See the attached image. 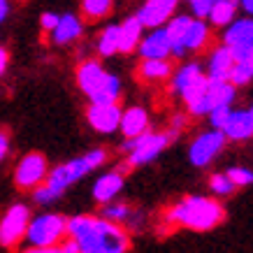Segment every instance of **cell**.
Wrapping results in <instances>:
<instances>
[{
  "label": "cell",
  "mask_w": 253,
  "mask_h": 253,
  "mask_svg": "<svg viewBox=\"0 0 253 253\" xmlns=\"http://www.w3.org/2000/svg\"><path fill=\"white\" fill-rule=\"evenodd\" d=\"M46 172H49V165H46L44 156L42 154H28L16 163L14 184L19 186L21 191H33L35 186H40L42 181H44Z\"/></svg>",
  "instance_id": "9"
},
{
  "label": "cell",
  "mask_w": 253,
  "mask_h": 253,
  "mask_svg": "<svg viewBox=\"0 0 253 253\" xmlns=\"http://www.w3.org/2000/svg\"><path fill=\"white\" fill-rule=\"evenodd\" d=\"M7 154H9V132L0 130V163L7 158Z\"/></svg>",
  "instance_id": "34"
},
{
  "label": "cell",
  "mask_w": 253,
  "mask_h": 253,
  "mask_svg": "<svg viewBox=\"0 0 253 253\" xmlns=\"http://www.w3.org/2000/svg\"><path fill=\"white\" fill-rule=\"evenodd\" d=\"M102 72H105V68H102L100 61H95V58H86L84 63H79L77 72H75V79H77L79 91L82 93L88 91V88H91V86L102 77Z\"/></svg>",
  "instance_id": "25"
},
{
  "label": "cell",
  "mask_w": 253,
  "mask_h": 253,
  "mask_svg": "<svg viewBox=\"0 0 253 253\" xmlns=\"http://www.w3.org/2000/svg\"><path fill=\"white\" fill-rule=\"evenodd\" d=\"M114 0H82V14L88 21H100L112 12Z\"/></svg>",
  "instance_id": "27"
},
{
  "label": "cell",
  "mask_w": 253,
  "mask_h": 253,
  "mask_svg": "<svg viewBox=\"0 0 253 253\" xmlns=\"http://www.w3.org/2000/svg\"><path fill=\"white\" fill-rule=\"evenodd\" d=\"M7 68H9V51L5 46H0V77L7 72Z\"/></svg>",
  "instance_id": "35"
},
{
  "label": "cell",
  "mask_w": 253,
  "mask_h": 253,
  "mask_svg": "<svg viewBox=\"0 0 253 253\" xmlns=\"http://www.w3.org/2000/svg\"><path fill=\"white\" fill-rule=\"evenodd\" d=\"M253 79V61H235L232 63V70H230V77L228 82L235 84L237 88L242 86H249Z\"/></svg>",
  "instance_id": "28"
},
{
  "label": "cell",
  "mask_w": 253,
  "mask_h": 253,
  "mask_svg": "<svg viewBox=\"0 0 253 253\" xmlns=\"http://www.w3.org/2000/svg\"><path fill=\"white\" fill-rule=\"evenodd\" d=\"M9 12H12V2L9 0H0V23L7 21Z\"/></svg>",
  "instance_id": "36"
},
{
  "label": "cell",
  "mask_w": 253,
  "mask_h": 253,
  "mask_svg": "<svg viewBox=\"0 0 253 253\" xmlns=\"http://www.w3.org/2000/svg\"><path fill=\"white\" fill-rule=\"evenodd\" d=\"M151 128V116L144 107H128L121 109V119H119V130L126 139L128 137H137L144 130Z\"/></svg>",
  "instance_id": "16"
},
{
  "label": "cell",
  "mask_w": 253,
  "mask_h": 253,
  "mask_svg": "<svg viewBox=\"0 0 253 253\" xmlns=\"http://www.w3.org/2000/svg\"><path fill=\"white\" fill-rule=\"evenodd\" d=\"M144 35V26L137 19V14L128 16L126 21L119 26V54H132L137 51L139 40Z\"/></svg>",
  "instance_id": "20"
},
{
  "label": "cell",
  "mask_w": 253,
  "mask_h": 253,
  "mask_svg": "<svg viewBox=\"0 0 253 253\" xmlns=\"http://www.w3.org/2000/svg\"><path fill=\"white\" fill-rule=\"evenodd\" d=\"M105 163H107V149H91L88 154L79 156V158L56 165L54 169L46 172L44 181L33 188V200L38 205H51L58 198H63V193L70 186H75L79 179H84L86 174H91L93 169H98Z\"/></svg>",
  "instance_id": "2"
},
{
  "label": "cell",
  "mask_w": 253,
  "mask_h": 253,
  "mask_svg": "<svg viewBox=\"0 0 253 253\" xmlns=\"http://www.w3.org/2000/svg\"><path fill=\"white\" fill-rule=\"evenodd\" d=\"M176 7H179V0H144L142 7L137 9V19L144 28H158V26H165V21L174 14Z\"/></svg>",
  "instance_id": "11"
},
{
  "label": "cell",
  "mask_w": 253,
  "mask_h": 253,
  "mask_svg": "<svg viewBox=\"0 0 253 253\" xmlns=\"http://www.w3.org/2000/svg\"><path fill=\"white\" fill-rule=\"evenodd\" d=\"M95 51H98L100 56H105V58L119 54V26H116V23L102 28V33H100L98 40H95Z\"/></svg>",
  "instance_id": "26"
},
{
  "label": "cell",
  "mask_w": 253,
  "mask_h": 253,
  "mask_svg": "<svg viewBox=\"0 0 253 253\" xmlns=\"http://www.w3.org/2000/svg\"><path fill=\"white\" fill-rule=\"evenodd\" d=\"M209 38H211V28L205 19H191L188 23V31H186V40H184V46H186V54L188 51H202L205 46L209 44Z\"/></svg>",
  "instance_id": "21"
},
{
  "label": "cell",
  "mask_w": 253,
  "mask_h": 253,
  "mask_svg": "<svg viewBox=\"0 0 253 253\" xmlns=\"http://www.w3.org/2000/svg\"><path fill=\"white\" fill-rule=\"evenodd\" d=\"M58 16L61 14H56V12H44V14L40 16V26H42V31L44 33L54 31V26L58 23Z\"/></svg>",
  "instance_id": "33"
},
{
  "label": "cell",
  "mask_w": 253,
  "mask_h": 253,
  "mask_svg": "<svg viewBox=\"0 0 253 253\" xmlns=\"http://www.w3.org/2000/svg\"><path fill=\"white\" fill-rule=\"evenodd\" d=\"M123 188V172L121 169H112V172H105L102 176L95 179L93 184V200L105 205L109 200H116V195L121 193Z\"/></svg>",
  "instance_id": "18"
},
{
  "label": "cell",
  "mask_w": 253,
  "mask_h": 253,
  "mask_svg": "<svg viewBox=\"0 0 253 253\" xmlns=\"http://www.w3.org/2000/svg\"><path fill=\"white\" fill-rule=\"evenodd\" d=\"M223 135L230 142H246L253 135V109H230V114L223 123Z\"/></svg>",
  "instance_id": "12"
},
{
  "label": "cell",
  "mask_w": 253,
  "mask_h": 253,
  "mask_svg": "<svg viewBox=\"0 0 253 253\" xmlns=\"http://www.w3.org/2000/svg\"><path fill=\"white\" fill-rule=\"evenodd\" d=\"M65 216L61 214H40L28 221V228H26V235L23 239L28 242V246H33L31 251H44L58 253V244L61 239L65 237Z\"/></svg>",
  "instance_id": "4"
},
{
  "label": "cell",
  "mask_w": 253,
  "mask_h": 253,
  "mask_svg": "<svg viewBox=\"0 0 253 253\" xmlns=\"http://www.w3.org/2000/svg\"><path fill=\"white\" fill-rule=\"evenodd\" d=\"M172 75V65L168 58H142L139 63V77L144 82L158 84V82H168Z\"/></svg>",
  "instance_id": "23"
},
{
  "label": "cell",
  "mask_w": 253,
  "mask_h": 253,
  "mask_svg": "<svg viewBox=\"0 0 253 253\" xmlns=\"http://www.w3.org/2000/svg\"><path fill=\"white\" fill-rule=\"evenodd\" d=\"M232 105H216V107H211L207 112L209 116V123H211V128H218L221 130L223 123H225V119H228V114H230Z\"/></svg>",
  "instance_id": "31"
},
{
  "label": "cell",
  "mask_w": 253,
  "mask_h": 253,
  "mask_svg": "<svg viewBox=\"0 0 253 253\" xmlns=\"http://www.w3.org/2000/svg\"><path fill=\"white\" fill-rule=\"evenodd\" d=\"M169 139L172 135L169 132H158V130H144L137 137H128L123 139V154H126V163L128 168H142V165H149L154 163L158 156L169 146Z\"/></svg>",
  "instance_id": "5"
},
{
  "label": "cell",
  "mask_w": 253,
  "mask_h": 253,
  "mask_svg": "<svg viewBox=\"0 0 253 253\" xmlns=\"http://www.w3.org/2000/svg\"><path fill=\"white\" fill-rule=\"evenodd\" d=\"M65 235L79 244V253H126L130 249L123 225L102 216H72L65 221Z\"/></svg>",
  "instance_id": "1"
},
{
  "label": "cell",
  "mask_w": 253,
  "mask_h": 253,
  "mask_svg": "<svg viewBox=\"0 0 253 253\" xmlns=\"http://www.w3.org/2000/svg\"><path fill=\"white\" fill-rule=\"evenodd\" d=\"M28 221H31V209L26 205H12L0 218V246L16 249L23 242Z\"/></svg>",
  "instance_id": "7"
},
{
  "label": "cell",
  "mask_w": 253,
  "mask_h": 253,
  "mask_svg": "<svg viewBox=\"0 0 253 253\" xmlns=\"http://www.w3.org/2000/svg\"><path fill=\"white\" fill-rule=\"evenodd\" d=\"M232 63H235V58H232L230 49H228L225 44L216 46V49H211V54L207 56L205 75H207L209 79H228L230 77Z\"/></svg>",
  "instance_id": "19"
},
{
  "label": "cell",
  "mask_w": 253,
  "mask_h": 253,
  "mask_svg": "<svg viewBox=\"0 0 253 253\" xmlns=\"http://www.w3.org/2000/svg\"><path fill=\"white\" fill-rule=\"evenodd\" d=\"M225 218V207L216 198L186 195L165 211V221L174 228H186L195 232L214 230Z\"/></svg>",
  "instance_id": "3"
},
{
  "label": "cell",
  "mask_w": 253,
  "mask_h": 253,
  "mask_svg": "<svg viewBox=\"0 0 253 253\" xmlns=\"http://www.w3.org/2000/svg\"><path fill=\"white\" fill-rule=\"evenodd\" d=\"M193 16L188 14H172L165 21V33H168V40H169V51L176 56V58H181L186 56V46H184V40H186V31H188V23H191Z\"/></svg>",
  "instance_id": "17"
},
{
  "label": "cell",
  "mask_w": 253,
  "mask_h": 253,
  "mask_svg": "<svg viewBox=\"0 0 253 253\" xmlns=\"http://www.w3.org/2000/svg\"><path fill=\"white\" fill-rule=\"evenodd\" d=\"M225 144H228V139H225L223 130L211 128V130L202 132V135H198L193 139L191 149H188V161H191L193 168H207V165H211V161L216 156L225 149Z\"/></svg>",
  "instance_id": "8"
},
{
  "label": "cell",
  "mask_w": 253,
  "mask_h": 253,
  "mask_svg": "<svg viewBox=\"0 0 253 253\" xmlns=\"http://www.w3.org/2000/svg\"><path fill=\"white\" fill-rule=\"evenodd\" d=\"M121 119V105L119 102H91L86 109V121L95 132L112 135L119 130Z\"/></svg>",
  "instance_id": "10"
},
{
  "label": "cell",
  "mask_w": 253,
  "mask_h": 253,
  "mask_svg": "<svg viewBox=\"0 0 253 253\" xmlns=\"http://www.w3.org/2000/svg\"><path fill=\"white\" fill-rule=\"evenodd\" d=\"M228 179H230L232 184H235V188H246V186H251V181H253V172L249 168H230L228 172Z\"/></svg>",
  "instance_id": "30"
},
{
  "label": "cell",
  "mask_w": 253,
  "mask_h": 253,
  "mask_svg": "<svg viewBox=\"0 0 253 253\" xmlns=\"http://www.w3.org/2000/svg\"><path fill=\"white\" fill-rule=\"evenodd\" d=\"M223 44L230 49L235 61H253V21L251 16L232 19L228 26H223Z\"/></svg>",
  "instance_id": "6"
},
{
  "label": "cell",
  "mask_w": 253,
  "mask_h": 253,
  "mask_svg": "<svg viewBox=\"0 0 253 253\" xmlns=\"http://www.w3.org/2000/svg\"><path fill=\"white\" fill-rule=\"evenodd\" d=\"M209 191L214 193V195H218V198H228V195H232L237 188H235V184L228 179V174L223 172V174H214L209 179Z\"/></svg>",
  "instance_id": "29"
},
{
  "label": "cell",
  "mask_w": 253,
  "mask_h": 253,
  "mask_svg": "<svg viewBox=\"0 0 253 253\" xmlns=\"http://www.w3.org/2000/svg\"><path fill=\"white\" fill-rule=\"evenodd\" d=\"M91 102H119L121 98V79L114 72H102V77L84 93Z\"/></svg>",
  "instance_id": "15"
},
{
  "label": "cell",
  "mask_w": 253,
  "mask_h": 253,
  "mask_svg": "<svg viewBox=\"0 0 253 253\" xmlns=\"http://www.w3.org/2000/svg\"><path fill=\"white\" fill-rule=\"evenodd\" d=\"M100 216L102 218H107L112 223H119V225H137V211L130 207V205H126V202H114V200H109L102 205L100 209Z\"/></svg>",
  "instance_id": "22"
},
{
  "label": "cell",
  "mask_w": 253,
  "mask_h": 253,
  "mask_svg": "<svg viewBox=\"0 0 253 253\" xmlns=\"http://www.w3.org/2000/svg\"><path fill=\"white\" fill-rule=\"evenodd\" d=\"M49 35H51V44L54 46H68L72 42L82 40L84 23H82V19L77 14H63L58 16V23L54 26V31Z\"/></svg>",
  "instance_id": "13"
},
{
  "label": "cell",
  "mask_w": 253,
  "mask_h": 253,
  "mask_svg": "<svg viewBox=\"0 0 253 253\" xmlns=\"http://www.w3.org/2000/svg\"><path fill=\"white\" fill-rule=\"evenodd\" d=\"M237 9H239V0H214L207 19L211 26L223 28V26H228L237 16Z\"/></svg>",
  "instance_id": "24"
},
{
  "label": "cell",
  "mask_w": 253,
  "mask_h": 253,
  "mask_svg": "<svg viewBox=\"0 0 253 253\" xmlns=\"http://www.w3.org/2000/svg\"><path fill=\"white\" fill-rule=\"evenodd\" d=\"M211 5H214V0H191L193 16H198V19H207Z\"/></svg>",
  "instance_id": "32"
},
{
  "label": "cell",
  "mask_w": 253,
  "mask_h": 253,
  "mask_svg": "<svg viewBox=\"0 0 253 253\" xmlns=\"http://www.w3.org/2000/svg\"><path fill=\"white\" fill-rule=\"evenodd\" d=\"M239 9H244L246 14L253 12V0H239Z\"/></svg>",
  "instance_id": "37"
},
{
  "label": "cell",
  "mask_w": 253,
  "mask_h": 253,
  "mask_svg": "<svg viewBox=\"0 0 253 253\" xmlns=\"http://www.w3.org/2000/svg\"><path fill=\"white\" fill-rule=\"evenodd\" d=\"M137 51L142 58H169L172 51H169V40L165 28L158 26V28H151L146 35H142Z\"/></svg>",
  "instance_id": "14"
},
{
  "label": "cell",
  "mask_w": 253,
  "mask_h": 253,
  "mask_svg": "<svg viewBox=\"0 0 253 253\" xmlns=\"http://www.w3.org/2000/svg\"><path fill=\"white\" fill-rule=\"evenodd\" d=\"M186 2H191V0H186Z\"/></svg>",
  "instance_id": "38"
}]
</instances>
